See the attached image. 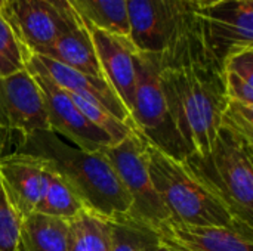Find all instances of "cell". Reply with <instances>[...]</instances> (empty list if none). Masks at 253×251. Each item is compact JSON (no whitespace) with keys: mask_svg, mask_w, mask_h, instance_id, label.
I'll return each instance as SVG.
<instances>
[{"mask_svg":"<svg viewBox=\"0 0 253 251\" xmlns=\"http://www.w3.org/2000/svg\"><path fill=\"white\" fill-rule=\"evenodd\" d=\"M36 55H42L44 58L56 61L79 72L96 78H104L95 46L86 25L61 34L52 44Z\"/></svg>","mask_w":253,"mask_h":251,"instance_id":"cell-16","label":"cell"},{"mask_svg":"<svg viewBox=\"0 0 253 251\" xmlns=\"http://www.w3.org/2000/svg\"><path fill=\"white\" fill-rule=\"evenodd\" d=\"M151 182L170 220L191 226H227L245 231L246 226L222 200L187 163L147 142Z\"/></svg>","mask_w":253,"mask_h":251,"instance_id":"cell-3","label":"cell"},{"mask_svg":"<svg viewBox=\"0 0 253 251\" xmlns=\"http://www.w3.org/2000/svg\"><path fill=\"white\" fill-rule=\"evenodd\" d=\"M160 244L156 231L132 220H111L110 251H151Z\"/></svg>","mask_w":253,"mask_h":251,"instance_id":"cell-22","label":"cell"},{"mask_svg":"<svg viewBox=\"0 0 253 251\" xmlns=\"http://www.w3.org/2000/svg\"><path fill=\"white\" fill-rule=\"evenodd\" d=\"M160 241L176 251H253V232L227 226H191L166 222Z\"/></svg>","mask_w":253,"mask_h":251,"instance_id":"cell-15","label":"cell"},{"mask_svg":"<svg viewBox=\"0 0 253 251\" xmlns=\"http://www.w3.org/2000/svg\"><path fill=\"white\" fill-rule=\"evenodd\" d=\"M4 3H6V0H0V7H1V6H3Z\"/></svg>","mask_w":253,"mask_h":251,"instance_id":"cell-30","label":"cell"},{"mask_svg":"<svg viewBox=\"0 0 253 251\" xmlns=\"http://www.w3.org/2000/svg\"><path fill=\"white\" fill-rule=\"evenodd\" d=\"M222 70L227 99L253 105V47L230 55Z\"/></svg>","mask_w":253,"mask_h":251,"instance_id":"cell-21","label":"cell"},{"mask_svg":"<svg viewBox=\"0 0 253 251\" xmlns=\"http://www.w3.org/2000/svg\"><path fill=\"white\" fill-rule=\"evenodd\" d=\"M46 182L44 160L22 151L0 155V186L22 220L37 212L46 191Z\"/></svg>","mask_w":253,"mask_h":251,"instance_id":"cell-11","label":"cell"},{"mask_svg":"<svg viewBox=\"0 0 253 251\" xmlns=\"http://www.w3.org/2000/svg\"><path fill=\"white\" fill-rule=\"evenodd\" d=\"M22 235V217L6 200L0 186V251H18Z\"/></svg>","mask_w":253,"mask_h":251,"instance_id":"cell-26","label":"cell"},{"mask_svg":"<svg viewBox=\"0 0 253 251\" xmlns=\"http://www.w3.org/2000/svg\"><path fill=\"white\" fill-rule=\"evenodd\" d=\"M159 78L172 123L188 154L208 155L228 99L222 62L208 44L193 0H176L170 34L159 53Z\"/></svg>","mask_w":253,"mask_h":251,"instance_id":"cell-1","label":"cell"},{"mask_svg":"<svg viewBox=\"0 0 253 251\" xmlns=\"http://www.w3.org/2000/svg\"><path fill=\"white\" fill-rule=\"evenodd\" d=\"M39 132L50 130L34 77L27 70L0 77V135L18 133L22 139Z\"/></svg>","mask_w":253,"mask_h":251,"instance_id":"cell-7","label":"cell"},{"mask_svg":"<svg viewBox=\"0 0 253 251\" xmlns=\"http://www.w3.org/2000/svg\"><path fill=\"white\" fill-rule=\"evenodd\" d=\"M68 93V92H67ZM74 102V105L79 108V111L95 126L98 127L101 132H104L113 142V145L122 142L135 127L119 120L117 117H114L111 112H108L105 108L98 107L95 104L87 102L86 99L77 96V95H71L68 93Z\"/></svg>","mask_w":253,"mask_h":251,"instance_id":"cell-23","label":"cell"},{"mask_svg":"<svg viewBox=\"0 0 253 251\" xmlns=\"http://www.w3.org/2000/svg\"><path fill=\"white\" fill-rule=\"evenodd\" d=\"M187 163L228 204L233 213L253 228V145L219 129L211 152L188 155Z\"/></svg>","mask_w":253,"mask_h":251,"instance_id":"cell-4","label":"cell"},{"mask_svg":"<svg viewBox=\"0 0 253 251\" xmlns=\"http://www.w3.org/2000/svg\"><path fill=\"white\" fill-rule=\"evenodd\" d=\"M199 13L208 44L222 65L230 55L253 47V0H225Z\"/></svg>","mask_w":253,"mask_h":251,"instance_id":"cell-9","label":"cell"},{"mask_svg":"<svg viewBox=\"0 0 253 251\" xmlns=\"http://www.w3.org/2000/svg\"><path fill=\"white\" fill-rule=\"evenodd\" d=\"M18 151L44 160L74 189L87 212L110 220L129 217L130 195L104 151H83L53 132L22 138Z\"/></svg>","mask_w":253,"mask_h":251,"instance_id":"cell-2","label":"cell"},{"mask_svg":"<svg viewBox=\"0 0 253 251\" xmlns=\"http://www.w3.org/2000/svg\"><path fill=\"white\" fill-rule=\"evenodd\" d=\"M136 86L135 99L130 111L133 127L144 139L169 154L173 158L185 160L190 154L179 138L159 78V53H142L135 50Z\"/></svg>","mask_w":253,"mask_h":251,"instance_id":"cell-5","label":"cell"},{"mask_svg":"<svg viewBox=\"0 0 253 251\" xmlns=\"http://www.w3.org/2000/svg\"><path fill=\"white\" fill-rule=\"evenodd\" d=\"M0 13L21 44L31 53H40L61 34L79 28L73 27L46 0H6Z\"/></svg>","mask_w":253,"mask_h":251,"instance_id":"cell-10","label":"cell"},{"mask_svg":"<svg viewBox=\"0 0 253 251\" xmlns=\"http://www.w3.org/2000/svg\"><path fill=\"white\" fill-rule=\"evenodd\" d=\"M30 74L34 77L42 92L50 132L87 152H98L113 146L111 139L79 111L71 96L64 89L43 74Z\"/></svg>","mask_w":253,"mask_h":251,"instance_id":"cell-8","label":"cell"},{"mask_svg":"<svg viewBox=\"0 0 253 251\" xmlns=\"http://www.w3.org/2000/svg\"><path fill=\"white\" fill-rule=\"evenodd\" d=\"M176 0H126L127 40L136 52L160 53L175 18Z\"/></svg>","mask_w":253,"mask_h":251,"instance_id":"cell-14","label":"cell"},{"mask_svg":"<svg viewBox=\"0 0 253 251\" xmlns=\"http://www.w3.org/2000/svg\"><path fill=\"white\" fill-rule=\"evenodd\" d=\"M46 1L50 3L53 7H56V9L62 13V16H64L73 27H83V25H84L83 21H82V18L79 16L77 10L74 9L71 0H46Z\"/></svg>","mask_w":253,"mask_h":251,"instance_id":"cell-27","label":"cell"},{"mask_svg":"<svg viewBox=\"0 0 253 251\" xmlns=\"http://www.w3.org/2000/svg\"><path fill=\"white\" fill-rule=\"evenodd\" d=\"M83 22L92 37L104 80L110 84L130 114L136 86L133 46L125 37L107 33L86 21Z\"/></svg>","mask_w":253,"mask_h":251,"instance_id":"cell-13","label":"cell"},{"mask_svg":"<svg viewBox=\"0 0 253 251\" xmlns=\"http://www.w3.org/2000/svg\"><path fill=\"white\" fill-rule=\"evenodd\" d=\"M22 251H68V222L34 213L22 220Z\"/></svg>","mask_w":253,"mask_h":251,"instance_id":"cell-17","label":"cell"},{"mask_svg":"<svg viewBox=\"0 0 253 251\" xmlns=\"http://www.w3.org/2000/svg\"><path fill=\"white\" fill-rule=\"evenodd\" d=\"M27 49L16 38L10 25L0 13V77L25 70Z\"/></svg>","mask_w":253,"mask_h":251,"instance_id":"cell-24","label":"cell"},{"mask_svg":"<svg viewBox=\"0 0 253 251\" xmlns=\"http://www.w3.org/2000/svg\"><path fill=\"white\" fill-rule=\"evenodd\" d=\"M151 251H176V250H173L172 247H169V246H166V244H163V243L160 241V244H159V246H156V247H154Z\"/></svg>","mask_w":253,"mask_h":251,"instance_id":"cell-29","label":"cell"},{"mask_svg":"<svg viewBox=\"0 0 253 251\" xmlns=\"http://www.w3.org/2000/svg\"><path fill=\"white\" fill-rule=\"evenodd\" d=\"M25 70L30 72H39V74L46 75L65 92L71 95H77L90 104L102 107L119 120L133 126L129 111L125 108L122 101L117 98L114 90L110 87V84L104 78H96V77L79 72L56 61H52L49 58H44L42 55H36L31 52H27Z\"/></svg>","mask_w":253,"mask_h":251,"instance_id":"cell-12","label":"cell"},{"mask_svg":"<svg viewBox=\"0 0 253 251\" xmlns=\"http://www.w3.org/2000/svg\"><path fill=\"white\" fill-rule=\"evenodd\" d=\"M111 220L83 212L68 220V251H110Z\"/></svg>","mask_w":253,"mask_h":251,"instance_id":"cell-18","label":"cell"},{"mask_svg":"<svg viewBox=\"0 0 253 251\" xmlns=\"http://www.w3.org/2000/svg\"><path fill=\"white\" fill-rule=\"evenodd\" d=\"M18 251H22V250H21V246H19V250H18Z\"/></svg>","mask_w":253,"mask_h":251,"instance_id":"cell-31","label":"cell"},{"mask_svg":"<svg viewBox=\"0 0 253 251\" xmlns=\"http://www.w3.org/2000/svg\"><path fill=\"white\" fill-rule=\"evenodd\" d=\"M221 1H225V0H193V3L199 7V9H206V7H211L213 4H218Z\"/></svg>","mask_w":253,"mask_h":251,"instance_id":"cell-28","label":"cell"},{"mask_svg":"<svg viewBox=\"0 0 253 251\" xmlns=\"http://www.w3.org/2000/svg\"><path fill=\"white\" fill-rule=\"evenodd\" d=\"M0 149H1V148H0Z\"/></svg>","mask_w":253,"mask_h":251,"instance_id":"cell-32","label":"cell"},{"mask_svg":"<svg viewBox=\"0 0 253 251\" xmlns=\"http://www.w3.org/2000/svg\"><path fill=\"white\" fill-rule=\"evenodd\" d=\"M104 152L130 195L132 209L127 219L157 232L170 216L151 182L147 141L133 129L122 142L108 146Z\"/></svg>","mask_w":253,"mask_h":251,"instance_id":"cell-6","label":"cell"},{"mask_svg":"<svg viewBox=\"0 0 253 251\" xmlns=\"http://www.w3.org/2000/svg\"><path fill=\"white\" fill-rule=\"evenodd\" d=\"M82 21L127 38L126 0H71Z\"/></svg>","mask_w":253,"mask_h":251,"instance_id":"cell-20","label":"cell"},{"mask_svg":"<svg viewBox=\"0 0 253 251\" xmlns=\"http://www.w3.org/2000/svg\"><path fill=\"white\" fill-rule=\"evenodd\" d=\"M219 129H224L253 145V105L227 101L221 114Z\"/></svg>","mask_w":253,"mask_h":251,"instance_id":"cell-25","label":"cell"},{"mask_svg":"<svg viewBox=\"0 0 253 251\" xmlns=\"http://www.w3.org/2000/svg\"><path fill=\"white\" fill-rule=\"evenodd\" d=\"M46 172H47L46 191L36 213L58 217L68 222L87 210L83 201L74 192V189L47 163H46Z\"/></svg>","mask_w":253,"mask_h":251,"instance_id":"cell-19","label":"cell"}]
</instances>
